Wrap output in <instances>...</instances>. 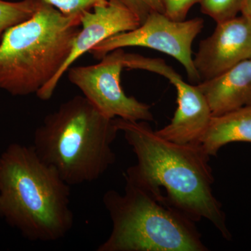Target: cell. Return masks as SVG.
I'll use <instances>...</instances> for the list:
<instances>
[{
	"instance_id": "7a4b0ae2",
	"label": "cell",
	"mask_w": 251,
	"mask_h": 251,
	"mask_svg": "<svg viewBox=\"0 0 251 251\" xmlns=\"http://www.w3.org/2000/svg\"><path fill=\"white\" fill-rule=\"evenodd\" d=\"M70 186L33 145L11 143L0 154V217L29 240L55 242L70 232Z\"/></svg>"
},
{
	"instance_id": "7c38bea8",
	"label": "cell",
	"mask_w": 251,
	"mask_h": 251,
	"mask_svg": "<svg viewBox=\"0 0 251 251\" xmlns=\"http://www.w3.org/2000/svg\"><path fill=\"white\" fill-rule=\"evenodd\" d=\"M251 143V105L212 117L200 145L209 156H216L229 143Z\"/></svg>"
},
{
	"instance_id": "6da1fadb",
	"label": "cell",
	"mask_w": 251,
	"mask_h": 251,
	"mask_svg": "<svg viewBox=\"0 0 251 251\" xmlns=\"http://www.w3.org/2000/svg\"><path fill=\"white\" fill-rule=\"evenodd\" d=\"M120 131L136 156L124 176L159 188L170 202L194 222L214 225L227 240L232 235L221 202L213 192L210 156L200 144H178L157 134L148 122L116 118Z\"/></svg>"
},
{
	"instance_id": "52a82bcc",
	"label": "cell",
	"mask_w": 251,
	"mask_h": 251,
	"mask_svg": "<svg viewBox=\"0 0 251 251\" xmlns=\"http://www.w3.org/2000/svg\"><path fill=\"white\" fill-rule=\"evenodd\" d=\"M123 53V50H115L98 64L70 68L68 70L69 80L108 118L153 121L151 106L134 97H128L122 89L120 76L125 69L122 64Z\"/></svg>"
},
{
	"instance_id": "ba28073f",
	"label": "cell",
	"mask_w": 251,
	"mask_h": 251,
	"mask_svg": "<svg viewBox=\"0 0 251 251\" xmlns=\"http://www.w3.org/2000/svg\"><path fill=\"white\" fill-rule=\"evenodd\" d=\"M130 69L148 71L166 77L176 91L177 108L171 123L157 134L178 144H199L210 123L209 104L197 85L186 83L176 71L163 59L133 54L129 61Z\"/></svg>"
},
{
	"instance_id": "3957f363",
	"label": "cell",
	"mask_w": 251,
	"mask_h": 251,
	"mask_svg": "<svg viewBox=\"0 0 251 251\" xmlns=\"http://www.w3.org/2000/svg\"><path fill=\"white\" fill-rule=\"evenodd\" d=\"M116 118L105 117L84 96H75L46 115L36 128V153L69 186L93 182L116 161L112 143Z\"/></svg>"
},
{
	"instance_id": "4fadbf2b",
	"label": "cell",
	"mask_w": 251,
	"mask_h": 251,
	"mask_svg": "<svg viewBox=\"0 0 251 251\" xmlns=\"http://www.w3.org/2000/svg\"><path fill=\"white\" fill-rule=\"evenodd\" d=\"M42 2V0L19 1L0 0V39L10 27L32 16Z\"/></svg>"
},
{
	"instance_id": "5b68a950",
	"label": "cell",
	"mask_w": 251,
	"mask_h": 251,
	"mask_svg": "<svg viewBox=\"0 0 251 251\" xmlns=\"http://www.w3.org/2000/svg\"><path fill=\"white\" fill-rule=\"evenodd\" d=\"M80 16H66L43 1L32 16L5 31L0 39V90L16 97L37 94L67 60Z\"/></svg>"
},
{
	"instance_id": "8fae6325",
	"label": "cell",
	"mask_w": 251,
	"mask_h": 251,
	"mask_svg": "<svg viewBox=\"0 0 251 251\" xmlns=\"http://www.w3.org/2000/svg\"><path fill=\"white\" fill-rule=\"evenodd\" d=\"M197 87L205 97L212 116L251 105V58Z\"/></svg>"
},
{
	"instance_id": "8992f818",
	"label": "cell",
	"mask_w": 251,
	"mask_h": 251,
	"mask_svg": "<svg viewBox=\"0 0 251 251\" xmlns=\"http://www.w3.org/2000/svg\"><path fill=\"white\" fill-rule=\"evenodd\" d=\"M203 27L204 21L200 18L175 21L162 13H153L136 29L105 39L90 52L100 60L112 51L124 48L153 49L176 59L184 67L189 80L198 84L201 80L192 57V44Z\"/></svg>"
},
{
	"instance_id": "30bf717a",
	"label": "cell",
	"mask_w": 251,
	"mask_h": 251,
	"mask_svg": "<svg viewBox=\"0 0 251 251\" xmlns=\"http://www.w3.org/2000/svg\"><path fill=\"white\" fill-rule=\"evenodd\" d=\"M251 58V21L242 15L217 23L213 34L200 43L193 61L202 82Z\"/></svg>"
},
{
	"instance_id": "9c48e42d",
	"label": "cell",
	"mask_w": 251,
	"mask_h": 251,
	"mask_svg": "<svg viewBox=\"0 0 251 251\" xmlns=\"http://www.w3.org/2000/svg\"><path fill=\"white\" fill-rule=\"evenodd\" d=\"M140 25L138 18L117 0H105L96 4L92 9L82 12L81 29L74 39L67 60L58 74L36 96L41 100H49L59 80L75 61L105 39L120 33L133 30Z\"/></svg>"
},
{
	"instance_id": "9a60e30c",
	"label": "cell",
	"mask_w": 251,
	"mask_h": 251,
	"mask_svg": "<svg viewBox=\"0 0 251 251\" xmlns=\"http://www.w3.org/2000/svg\"><path fill=\"white\" fill-rule=\"evenodd\" d=\"M126 6L143 23L150 14H164L163 0H117Z\"/></svg>"
},
{
	"instance_id": "e0dca14e",
	"label": "cell",
	"mask_w": 251,
	"mask_h": 251,
	"mask_svg": "<svg viewBox=\"0 0 251 251\" xmlns=\"http://www.w3.org/2000/svg\"><path fill=\"white\" fill-rule=\"evenodd\" d=\"M201 1L202 0H163L164 14L173 21H185L193 5L200 4Z\"/></svg>"
},
{
	"instance_id": "277c9868",
	"label": "cell",
	"mask_w": 251,
	"mask_h": 251,
	"mask_svg": "<svg viewBox=\"0 0 251 251\" xmlns=\"http://www.w3.org/2000/svg\"><path fill=\"white\" fill-rule=\"evenodd\" d=\"M124 194L104 193L112 228L98 251H206L193 221L159 188L126 177Z\"/></svg>"
},
{
	"instance_id": "ac0fdd59",
	"label": "cell",
	"mask_w": 251,
	"mask_h": 251,
	"mask_svg": "<svg viewBox=\"0 0 251 251\" xmlns=\"http://www.w3.org/2000/svg\"><path fill=\"white\" fill-rule=\"evenodd\" d=\"M240 13L243 16H246L251 21V0H246L242 5Z\"/></svg>"
},
{
	"instance_id": "2e32d148",
	"label": "cell",
	"mask_w": 251,
	"mask_h": 251,
	"mask_svg": "<svg viewBox=\"0 0 251 251\" xmlns=\"http://www.w3.org/2000/svg\"><path fill=\"white\" fill-rule=\"evenodd\" d=\"M66 16H76L105 0H42Z\"/></svg>"
},
{
	"instance_id": "5bb4252c",
	"label": "cell",
	"mask_w": 251,
	"mask_h": 251,
	"mask_svg": "<svg viewBox=\"0 0 251 251\" xmlns=\"http://www.w3.org/2000/svg\"><path fill=\"white\" fill-rule=\"evenodd\" d=\"M246 0H202L200 3L203 14L216 23L237 16Z\"/></svg>"
}]
</instances>
